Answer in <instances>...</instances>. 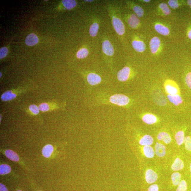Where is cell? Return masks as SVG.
Instances as JSON below:
<instances>
[{"instance_id":"17","label":"cell","mask_w":191,"mask_h":191,"mask_svg":"<svg viewBox=\"0 0 191 191\" xmlns=\"http://www.w3.org/2000/svg\"><path fill=\"white\" fill-rule=\"evenodd\" d=\"M12 168L10 166L7 164H1L0 165V175H6L12 174Z\"/></svg>"},{"instance_id":"6","label":"cell","mask_w":191,"mask_h":191,"mask_svg":"<svg viewBox=\"0 0 191 191\" xmlns=\"http://www.w3.org/2000/svg\"><path fill=\"white\" fill-rule=\"evenodd\" d=\"M102 50L105 55L110 56L113 55L114 52L113 46L108 40H105L103 42Z\"/></svg>"},{"instance_id":"44","label":"cell","mask_w":191,"mask_h":191,"mask_svg":"<svg viewBox=\"0 0 191 191\" xmlns=\"http://www.w3.org/2000/svg\"><path fill=\"white\" fill-rule=\"evenodd\" d=\"M16 191H23L20 190H17Z\"/></svg>"},{"instance_id":"9","label":"cell","mask_w":191,"mask_h":191,"mask_svg":"<svg viewBox=\"0 0 191 191\" xmlns=\"http://www.w3.org/2000/svg\"><path fill=\"white\" fill-rule=\"evenodd\" d=\"M132 46L135 50L139 53H142L145 51L146 49L145 44L142 41H133Z\"/></svg>"},{"instance_id":"12","label":"cell","mask_w":191,"mask_h":191,"mask_svg":"<svg viewBox=\"0 0 191 191\" xmlns=\"http://www.w3.org/2000/svg\"><path fill=\"white\" fill-rule=\"evenodd\" d=\"M127 22L129 26L133 29L136 28L140 23V20L138 17L134 14L131 15L128 19Z\"/></svg>"},{"instance_id":"32","label":"cell","mask_w":191,"mask_h":191,"mask_svg":"<svg viewBox=\"0 0 191 191\" xmlns=\"http://www.w3.org/2000/svg\"><path fill=\"white\" fill-rule=\"evenodd\" d=\"M184 144L185 148L188 151H191V138L187 136L185 138Z\"/></svg>"},{"instance_id":"45","label":"cell","mask_w":191,"mask_h":191,"mask_svg":"<svg viewBox=\"0 0 191 191\" xmlns=\"http://www.w3.org/2000/svg\"><path fill=\"white\" fill-rule=\"evenodd\" d=\"M190 172H191V163L190 165Z\"/></svg>"},{"instance_id":"19","label":"cell","mask_w":191,"mask_h":191,"mask_svg":"<svg viewBox=\"0 0 191 191\" xmlns=\"http://www.w3.org/2000/svg\"><path fill=\"white\" fill-rule=\"evenodd\" d=\"M168 99L171 102L173 103L175 105H178L182 103V98L179 94L171 95L168 94Z\"/></svg>"},{"instance_id":"26","label":"cell","mask_w":191,"mask_h":191,"mask_svg":"<svg viewBox=\"0 0 191 191\" xmlns=\"http://www.w3.org/2000/svg\"><path fill=\"white\" fill-rule=\"evenodd\" d=\"M99 29V25L97 23H94L90 27V34L92 37H95L97 35Z\"/></svg>"},{"instance_id":"20","label":"cell","mask_w":191,"mask_h":191,"mask_svg":"<svg viewBox=\"0 0 191 191\" xmlns=\"http://www.w3.org/2000/svg\"><path fill=\"white\" fill-rule=\"evenodd\" d=\"M157 138L159 140L162 141L166 144H169L171 141V138L170 135L164 132L159 133Z\"/></svg>"},{"instance_id":"34","label":"cell","mask_w":191,"mask_h":191,"mask_svg":"<svg viewBox=\"0 0 191 191\" xmlns=\"http://www.w3.org/2000/svg\"><path fill=\"white\" fill-rule=\"evenodd\" d=\"M168 4L173 9L177 8L179 7V4L177 1L170 0L168 1Z\"/></svg>"},{"instance_id":"23","label":"cell","mask_w":191,"mask_h":191,"mask_svg":"<svg viewBox=\"0 0 191 191\" xmlns=\"http://www.w3.org/2000/svg\"><path fill=\"white\" fill-rule=\"evenodd\" d=\"M176 143L179 146H181L184 141V132L182 131H180L176 133L175 136Z\"/></svg>"},{"instance_id":"36","label":"cell","mask_w":191,"mask_h":191,"mask_svg":"<svg viewBox=\"0 0 191 191\" xmlns=\"http://www.w3.org/2000/svg\"><path fill=\"white\" fill-rule=\"evenodd\" d=\"M29 109L31 112L34 114L37 115L39 113V109L36 105H30L29 107Z\"/></svg>"},{"instance_id":"30","label":"cell","mask_w":191,"mask_h":191,"mask_svg":"<svg viewBox=\"0 0 191 191\" xmlns=\"http://www.w3.org/2000/svg\"><path fill=\"white\" fill-rule=\"evenodd\" d=\"M133 10L134 11L138 17L141 18L143 16L144 12L143 9L141 7L138 6V5H136L133 7Z\"/></svg>"},{"instance_id":"7","label":"cell","mask_w":191,"mask_h":191,"mask_svg":"<svg viewBox=\"0 0 191 191\" xmlns=\"http://www.w3.org/2000/svg\"><path fill=\"white\" fill-rule=\"evenodd\" d=\"M160 39L157 37L152 38L150 42V49L152 53L155 54L157 52L160 48Z\"/></svg>"},{"instance_id":"2","label":"cell","mask_w":191,"mask_h":191,"mask_svg":"<svg viewBox=\"0 0 191 191\" xmlns=\"http://www.w3.org/2000/svg\"><path fill=\"white\" fill-rule=\"evenodd\" d=\"M110 101L114 104L124 106L129 103L130 99L127 96L122 94H116L110 98Z\"/></svg>"},{"instance_id":"16","label":"cell","mask_w":191,"mask_h":191,"mask_svg":"<svg viewBox=\"0 0 191 191\" xmlns=\"http://www.w3.org/2000/svg\"><path fill=\"white\" fill-rule=\"evenodd\" d=\"M184 167L183 161L179 158H176L171 166L172 170L173 171H179L182 170Z\"/></svg>"},{"instance_id":"46","label":"cell","mask_w":191,"mask_h":191,"mask_svg":"<svg viewBox=\"0 0 191 191\" xmlns=\"http://www.w3.org/2000/svg\"></svg>"},{"instance_id":"28","label":"cell","mask_w":191,"mask_h":191,"mask_svg":"<svg viewBox=\"0 0 191 191\" xmlns=\"http://www.w3.org/2000/svg\"><path fill=\"white\" fill-rule=\"evenodd\" d=\"M89 51L86 48H83L78 52L77 56L79 59L85 58L89 55Z\"/></svg>"},{"instance_id":"38","label":"cell","mask_w":191,"mask_h":191,"mask_svg":"<svg viewBox=\"0 0 191 191\" xmlns=\"http://www.w3.org/2000/svg\"><path fill=\"white\" fill-rule=\"evenodd\" d=\"M159 187L156 184L151 185L148 188V191H159Z\"/></svg>"},{"instance_id":"42","label":"cell","mask_w":191,"mask_h":191,"mask_svg":"<svg viewBox=\"0 0 191 191\" xmlns=\"http://www.w3.org/2000/svg\"><path fill=\"white\" fill-rule=\"evenodd\" d=\"M144 1L146 2H150L151 1H150V0H144Z\"/></svg>"},{"instance_id":"21","label":"cell","mask_w":191,"mask_h":191,"mask_svg":"<svg viewBox=\"0 0 191 191\" xmlns=\"http://www.w3.org/2000/svg\"><path fill=\"white\" fill-rule=\"evenodd\" d=\"M144 155L148 158H153L154 156L155 152L153 148L150 146H145L143 148Z\"/></svg>"},{"instance_id":"29","label":"cell","mask_w":191,"mask_h":191,"mask_svg":"<svg viewBox=\"0 0 191 191\" xmlns=\"http://www.w3.org/2000/svg\"><path fill=\"white\" fill-rule=\"evenodd\" d=\"M159 8L162 10V12L165 15H169L171 13V10L168 8V5L166 3H162L160 4L159 5Z\"/></svg>"},{"instance_id":"1","label":"cell","mask_w":191,"mask_h":191,"mask_svg":"<svg viewBox=\"0 0 191 191\" xmlns=\"http://www.w3.org/2000/svg\"><path fill=\"white\" fill-rule=\"evenodd\" d=\"M1 152L9 160L14 161V162H18L20 165L23 166L24 168L27 169L25 165L20 159L19 155L15 152L10 149H1Z\"/></svg>"},{"instance_id":"11","label":"cell","mask_w":191,"mask_h":191,"mask_svg":"<svg viewBox=\"0 0 191 191\" xmlns=\"http://www.w3.org/2000/svg\"><path fill=\"white\" fill-rule=\"evenodd\" d=\"M155 153L157 157H163L165 156L166 154L165 146L163 144L157 143L155 146Z\"/></svg>"},{"instance_id":"3","label":"cell","mask_w":191,"mask_h":191,"mask_svg":"<svg viewBox=\"0 0 191 191\" xmlns=\"http://www.w3.org/2000/svg\"><path fill=\"white\" fill-rule=\"evenodd\" d=\"M112 23L115 31L119 35L121 36L124 34L125 32V26L121 20L113 16Z\"/></svg>"},{"instance_id":"43","label":"cell","mask_w":191,"mask_h":191,"mask_svg":"<svg viewBox=\"0 0 191 191\" xmlns=\"http://www.w3.org/2000/svg\"><path fill=\"white\" fill-rule=\"evenodd\" d=\"M85 1L88 2H91L93 1Z\"/></svg>"},{"instance_id":"31","label":"cell","mask_w":191,"mask_h":191,"mask_svg":"<svg viewBox=\"0 0 191 191\" xmlns=\"http://www.w3.org/2000/svg\"><path fill=\"white\" fill-rule=\"evenodd\" d=\"M187 183L185 180L181 181L176 191H187Z\"/></svg>"},{"instance_id":"25","label":"cell","mask_w":191,"mask_h":191,"mask_svg":"<svg viewBox=\"0 0 191 191\" xmlns=\"http://www.w3.org/2000/svg\"><path fill=\"white\" fill-rule=\"evenodd\" d=\"M181 176L179 172H174L172 173L171 179L172 183L174 186H177L181 182Z\"/></svg>"},{"instance_id":"41","label":"cell","mask_w":191,"mask_h":191,"mask_svg":"<svg viewBox=\"0 0 191 191\" xmlns=\"http://www.w3.org/2000/svg\"><path fill=\"white\" fill-rule=\"evenodd\" d=\"M187 2L191 7V0H189V1H187Z\"/></svg>"},{"instance_id":"37","label":"cell","mask_w":191,"mask_h":191,"mask_svg":"<svg viewBox=\"0 0 191 191\" xmlns=\"http://www.w3.org/2000/svg\"><path fill=\"white\" fill-rule=\"evenodd\" d=\"M185 81L187 86L191 89V72L187 74L185 77Z\"/></svg>"},{"instance_id":"8","label":"cell","mask_w":191,"mask_h":191,"mask_svg":"<svg viewBox=\"0 0 191 191\" xmlns=\"http://www.w3.org/2000/svg\"><path fill=\"white\" fill-rule=\"evenodd\" d=\"M87 80L90 85H95L99 84L101 82V79L97 74L90 73L89 74L87 77Z\"/></svg>"},{"instance_id":"13","label":"cell","mask_w":191,"mask_h":191,"mask_svg":"<svg viewBox=\"0 0 191 191\" xmlns=\"http://www.w3.org/2000/svg\"><path fill=\"white\" fill-rule=\"evenodd\" d=\"M155 29L157 32L163 36H168L170 33V30L167 27L160 24L155 26Z\"/></svg>"},{"instance_id":"27","label":"cell","mask_w":191,"mask_h":191,"mask_svg":"<svg viewBox=\"0 0 191 191\" xmlns=\"http://www.w3.org/2000/svg\"><path fill=\"white\" fill-rule=\"evenodd\" d=\"M165 89L167 92L170 95H175L177 94L178 92L177 88L170 84L166 85L165 86Z\"/></svg>"},{"instance_id":"18","label":"cell","mask_w":191,"mask_h":191,"mask_svg":"<svg viewBox=\"0 0 191 191\" xmlns=\"http://www.w3.org/2000/svg\"><path fill=\"white\" fill-rule=\"evenodd\" d=\"M143 121L146 124L151 125L155 123L157 121V118L154 115L147 114L144 115L142 118Z\"/></svg>"},{"instance_id":"35","label":"cell","mask_w":191,"mask_h":191,"mask_svg":"<svg viewBox=\"0 0 191 191\" xmlns=\"http://www.w3.org/2000/svg\"><path fill=\"white\" fill-rule=\"evenodd\" d=\"M39 109L42 112H46L49 110V107L47 103H42L39 105Z\"/></svg>"},{"instance_id":"5","label":"cell","mask_w":191,"mask_h":191,"mask_svg":"<svg viewBox=\"0 0 191 191\" xmlns=\"http://www.w3.org/2000/svg\"><path fill=\"white\" fill-rule=\"evenodd\" d=\"M130 73V69L128 67H125L123 69L119 71L117 78L119 80L125 81L128 79Z\"/></svg>"},{"instance_id":"4","label":"cell","mask_w":191,"mask_h":191,"mask_svg":"<svg viewBox=\"0 0 191 191\" xmlns=\"http://www.w3.org/2000/svg\"><path fill=\"white\" fill-rule=\"evenodd\" d=\"M158 178L156 172L151 169L146 171L145 173V179L146 182L149 184L154 183Z\"/></svg>"},{"instance_id":"24","label":"cell","mask_w":191,"mask_h":191,"mask_svg":"<svg viewBox=\"0 0 191 191\" xmlns=\"http://www.w3.org/2000/svg\"><path fill=\"white\" fill-rule=\"evenodd\" d=\"M62 2L67 10H70L76 6V1L73 0H63Z\"/></svg>"},{"instance_id":"47","label":"cell","mask_w":191,"mask_h":191,"mask_svg":"<svg viewBox=\"0 0 191 191\" xmlns=\"http://www.w3.org/2000/svg\"><path fill=\"white\" fill-rule=\"evenodd\" d=\"M41 191V190H39V191Z\"/></svg>"},{"instance_id":"33","label":"cell","mask_w":191,"mask_h":191,"mask_svg":"<svg viewBox=\"0 0 191 191\" xmlns=\"http://www.w3.org/2000/svg\"><path fill=\"white\" fill-rule=\"evenodd\" d=\"M8 50L6 47L1 48L0 49V59H1L4 58L8 54Z\"/></svg>"},{"instance_id":"22","label":"cell","mask_w":191,"mask_h":191,"mask_svg":"<svg viewBox=\"0 0 191 191\" xmlns=\"http://www.w3.org/2000/svg\"><path fill=\"white\" fill-rule=\"evenodd\" d=\"M16 97V94L13 93L11 91H8L1 95V99L3 101H9L14 99Z\"/></svg>"},{"instance_id":"39","label":"cell","mask_w":191,"mask_h":191,"mask_svg":"<svg viewBox=\"0 0 191 191\" xmlns=\"http://www.w3.org/2000/svg\"><path fill=\"white\" fill-rule=\"evenodd\" d=\"M0 191H9L8 188L2 183H0Z\"/></svg>"},{"instance_id":"10","label":"cell","mask_w":191,"mask_h":191,"mask_svg":"<svg viewBox=\"0 0 191 191\" xmlns=\"http://www.w3.org/2000/svg\"><path fill=\"white\" fill-rule=\"evenodd\" d=\"M38 41V38L36 35L34 33H31L27 37L25 42L28 46H33L37 44Z\"/></svg>"},{"instance_id":"14","label":"cell","mask_w":191,"mask_h":191,"mask_svg":"<svg viewBox=\"0 0 191 191\" xmlns=\"http://www.w3.org/2000/svg\"><path fill=\"white\" fill-rule=\"evenodd\" d=\"M154 141L153 138L149 135H144L141 139L139 143L143 146H150L153 144Z\"/></svg>"},{"instance_id":"15","label":"cell","mask_w":191,"mask_h":191,"mask_svg":"<svg viewBox=\"0 0 191 191\" xmlns=\"http://www.w3.org/2000/svg\"><path fill=\"white\" fill-rule=\"evenodd\" d=\"M53 151V146L51 144H47L42 148V154L45 158H49L52 154Z\"/></svg>"},{"instance_id":"40","label":"cell","mask_w":191,"mask_h":191,"mask_svg":"<svg viewBox=\"0 0 191 191\" xmlns=\"http://www.w3.org/2000/svg\"><path fill=\"white\" fill-rule=\"evenodd\" d=\"M188 36L189 38L191 39V29L188 33Z\"/></svg>"}]
</instances>
